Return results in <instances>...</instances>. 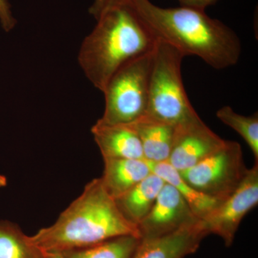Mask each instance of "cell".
<instances>
[{"instance_id": "14", "label": "cell", "mask_w": 258, "mask_h": 258, "mask_svg": "<svg viewBox=\"0 0 258 258\" xmlns=\"http://www.w3.org/2000/svg\"><path fill=\"white\" fill-rule=\"evenodd\" d=\"M165 184L160 176L152 172L124 195L115 199V203L125 218L138 227L152 210Z\"/></svg>"}, {"instance_id": "11", "label": "cell", "mask_w": 258, "mask_h": 258, "mask_svg": "<svg viewBox=\"0 0 258 258\" xmlns=\"http://www.w3.org/2000/svg\"><path fill=\"white\" fill-rule=\"evenodd\" d=\"M91 133L103 159H144L140 139L132 123L105 124L97 120Z\"/></svg>"}, {"instance_id": "15", "label": "cell", "mask_w": 258, "mask_h": 258, "mask_svg": "<svg viewBox=\"0 0 258 258\" xmlns=\"http://www.w3.org/2000/svg\"><path fill=\"white\" fill-rule=\"evenodd\" d=\"M148 163L152 172L160 176L166 183L174 186L179 191L195 215L200 220H203L204 217L221 203L195 189L187 181H185L179 171L173 167L168 161Z\"/></svg>"}, {"instance_id": "17", "label": "cell", "mask_w": 258, "mask_h": 258, "mask_svg": "<svg viewBox=\"0 0 258 258\" xmlns=\"http://www.w3.org/2000/svg\"><path fill=\"white\" fill-rule=\"evenodd\" d=\"M0 258H42V251L30 242L16 224L0 222Z\"/></svg>"}, {"instance_id": "21", "label": "cell", "mask_w": 258, "mask_h": 258, "mask_svg": "<svg viewBox=\"0 0 258 258\" xmlns=\"http://www.w3.org/2000/svg\"><path fill=\"white\" fill-rule=\"evenodd\" d=\"M109 2L110 0H94L89 9L90 14L96 19Z\"/></svg>"}, {"instance_id": "19", "label": "cell", "mask_w": 258, "mask_h": 258, "mask_svg": "<svg viewBox=\"0 0 258 258\" xmlns=\"http://www.w3.org/2000/svg\"><path fill=\"white\" fill-rule=\"evenodd\" d=\"M0 23L5 32H10L16 25L8 0H0Z\"/></svg>"}, {"instance_id": "10", "label": "cell", "mask_w": 258, "mask_h": 258, "mask_svg": "<svg viewBox=\"0 0 258 258\" xmlns=\"http://www.w3.org/2000/svg\"><path fill=\"white\" fill-rule=\"evenodd\" d=\"M208 235L200 220L167 235L141 238L132 258H184L195 253Z\"/></svg>"}, {"instance_id": "12", "label": "cell", "mask_w": 258, "mask_h": 258, "mask_svg": "<svg viewBox=\"0 0 258 258\" xmlns=\"http://www.w3.org/2000/svg\"><path fill=\"white\" fill-rule=\"evenodd\" d=\"M101 179L105 189L115 200L152 172L145 159H103Z\"/></svg>"}, {"instance_id": "6", "label": "cell", "mask_w": 258, "mask_h": 258, "mask_svg": "<svg viewBox=\"0 0 258 258\" xmlns=\"http://www.w3.org/2000/svg\"><path fill=\"white\" fill-rule=\"evenodd\" d=\"M248 169L240 144L226 140L216 152L180 174L195 189L222 203L238 187Z\"/></svg>"}, {"instance_id": "3", "label": "cell", "mask_w": 258, "mask_h": 258, "mask_svg": "<svg viewBox=\"0 0 258 258\" xmlns=\"http://www.w3.org/2000/svg\"><path fill=\"white\" fill-rule=\"evenodd\" d=\"M83 40L78 60L83 74L100 91L128 61L152 52L157 39L123 0H110Z\"/></svg>"}, {"instance_id": "16", "label": "cell", "mask_w": 258, "mask_h": 258, "mask_svg": "<svg viewBox=\"0 0 258 258\" xmlns=\"http://www.w3.org/2000/svg\"><path fill=\"white\" fill-rule=\"evenodd\" d=\"M141 237L123 235L84 247L62 252L66 258H132Z\"/></svg>"}, {"instance_id": "1", "label": "cell", "mask_w": 258, "mask_h": 258, "mask_svg": "<svg viewBox=\"0 0 258 258\" xmlns=\"http://www.w3.org/2000/svg\"><path fill=\"white\" fill-rule=\"evenodd\" d=\"M157 39L193 55L216 70L238 63L242 45L238 35L205 10L189 7L161 8L150 0H123Z\"/></svg>"}, {"instance_id": "8", "label": "cell", "mask_w": 258, "mask_h": 258, "mask_svg": "<svg viewBox=\"0 0 258 258\" xmlns=\"http://www.w3.org/2000/svg\"><path fill=\"white\" fill-rule=\"evenodd\" d=\"M225 142L209 128L198 114L175 125L174 142L168 162L181 172L216 152Z\"/></svg>"}, {"instance_id": "13", "label": "cell", "mask_w": 258, "mask_h": 258, "mask_svg": "<svg viewBox=\"0 0 258 258\" xmlns=\"http://www.w3.org/2000/svg\"><path fill=\"white\" fill-rule=\"evenodd\" d=\"M132 124L140 139L146 161L150 163L169 161L175 125L146 115Z\"/></svg>"}, {"instance_id": "4", "label": "cell", "mask_w": 258, "mask_h": 258, "mask_svg": "<svg viewBox=\"0 0 258 258\" xmlns=\"http://www.w3.org/2000/svg\"><path fill=\"white\" fill-rule=\"evenodd\" d=\"M184 57L174 47L157 41L153 52L146 115L176 125L198 114L183 83L181 63Z\"/></svg>"}, {"instance_id": "7", "label": "cell", "mask_w": 258, "mask_h": 258, "mask_svg": "<svg viewBox=\"0 0 258 258\" xmlns=\"http://www.w3.org/2000/svg\"><path fill=\"white\" fill-rule=\"evenodd\" d=\"M257 204L258 163L255 161L235 191L202 220L209 233L221 237L226 247H230L242 219Z\"/></svg>"}, {"instance_id": "5", "label": "cell", "mask_w": 258, "mask_h": 258, "mask_svg": "<svg viewBox=\"0 0 258 258\" xmlns=\"http://www.w3.org/2000/svg\"><path fill=\"white\" fill-rule=\"evenodd\" d=\"M153 52L128 61L111 76L102 91L104 112L98 121L105 124H129L146 115Z\"/></svg>"}, {"instance_id": "18", "label": "cell", "mask_w": 258, "mask_h": 258, "mask_svg": "<svg viewBox=\"0 0 258 258\" xmlns=\"http://www.w3.org/2000/svg\"><path fill=\"white\" fill-rule=\"evenodd\" d=\"M220 121L235 130L244 139L258 161V114L244 115L237 113L230 106L222 107L216 112Z\"/></svg>"}, {"instance_id": "22", "label": "cell", "mask_w": 258, "mask_h": 258, "mask_svg": "<svg viewBox=\"0 0 258 258\" xmlns=\"http://www.w3.org/2000/svg\"><path fill=\"white\" fill-rule=\"evenodd\" d=\"M42 258H66L64 254L60 252H50L42 251Z\"/></svg>"}, {"instance_id": "2", "label": "cell", "mask_w": 258, "mask_h": 258, "mask_svg": "<svg viewBox=\"0 0 258 258\" xmlns=\"http://www.w3.org/2000/svg\"><path fill=\"white\" fill-rule=\"evenodd\" d=\"M123 235L141 237L138 227L125 218L101 178H97L86 184L55 223L29 237L40 250L62 252Z\"/></svg>"}, {"instance_id": "20", "label": "cell", "mask_w": 258, "mask_h": 258, "mask_svg": "<svg viewBox=\"0 0 258 258\" xmlns=\"http://www.w3.org/2000/svg\"><path fill=\"white\" fill-rule=\"evenodd\" d=\"M178 1L179 2L181 6L205 10L207 8L215 5L220 0H178Z\"/></svg>"}, {"instance_id": "9", "label": "cell", "mask_w": 258, "mask_h": 258, "mask_svg": "<svg viewBox=\"0 0 258 258\" xmlns=\"http://www.w3.org/2000/svg\"><path fill=\"white\" fill-rule=\"evenodd\" d=\"M200 220L171 185L166 183L152 210L138 226L142 238L159 237L192 225Z\"/></svg>"}]
</instances>
